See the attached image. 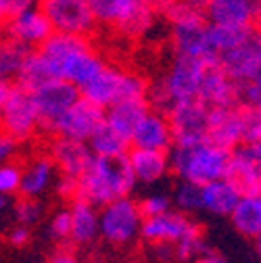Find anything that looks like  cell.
<instances>
[{"label": "cell", "mask_w": 261, "mask_h": 263, "mask_svg": "<svg viewBox=\"0 0 261 263\" xmlns=\"http://www.w3.org/2000/svg\"><path fill=\"white\" fill-rule=\"evenodd\" d=\"M38 52L46 59L57 80L69 82L78 90L88 86L107 67L105 59L96 52L88 36H71L52 31L50 38L38 48Z\"/></svg>", "instance_id": "cell-1"}, {"label": "cell", "mask_w": 261, "mask_h": 263, "mask_svg": "<svg viewBox=\"0 0 261 263\" xmlns=\"http://www.w3.org/2000/svg\"><path fill=\"white\" fill-rule=\"evenodd\" d=\"M136 188L127 155L123 157H92L88 170L78 180V196L96 207L129 196Z\"/></svg>", "instance_id": "cell-2"}, {"label": "cell", "mask_w": 261, "mask_h": 263, "mask_svg": "<svg viewBox=\"0 0 261 263\" xmlns=\"http://www.w3.org/2000/svg\"><path fill=\"white\" fill-rule=\"evenodd\" d=\"M207 63L209 61L203 59L176 54L163 78L148 86V107L167 115L176 103L199 98V88Z\"/></svg>", "instance_id": "cell-3"}, {"label": "cell", "mask_w": 261, "mask_h": 263, "mask_svg": "<svg viewBox=\"0 0 261 263\" xmlns=\"http://www.w3.org/2000/svg\"><path fill=\"white\" fill-rule=\"evenodd\" d=\"M228 163H230V151L209 140L174 146V151L170 153L172 172L180 178V182L199 186L226 178Z\"/></svg>", "instance_id": "cell-4"}, {"label": "cell", "mask_w": 261, "mask_h": 263, "mask_svg": "<svg viewBox=\"0 0 261 263\" xmlns=\"http://www.w3.org/2000/svg\"><path fill=\"white\" fill-rule=\"evenodd\" d=\"M148 80L136 71L119 69V67H107L96 76L88 86H84L80 92L86 101L94 103L101 109H109L115 103L121 101H142L148 94Z\"/></svg>", "instance_id": "cell-5"}, {"label": "cell", "mask_w": 261, "mask_h": 263, "mask_svg": "<svg viewBox=\"0 0 261 263\" xmlns=\"http://www.w3.org/2000/svg\"><path fill=\"white\" fill-rule=\"evenodd\" d=\"M142 221L144 217L138 201H134L132 196L111 201L99 207V238L115 249L129 247L140 238Z\"/></svg>", "instance_id": "cell-6"}, {"label": "cell", "mask_w": 261, "mask_h": 263, "mask_svg": "<svg viewBox=\"0 0 261 263\" xmlns=\"http://www.w3.org/2000/svg\"><path fill=\"white\" fill-rule=\"evenodd\" d=\"M0 129L17 142H29L38 136L42 127L31 90L19 84L11 86L3 107V115H0Z\"/></svg>", "instance_id": "cell-7"}, {"label": "cell", "mask_w": 261, "mask_h": 263, "mask_svg": "<svg viewBox=\"0 0 261 263\" xmlns=\"http://www.w3.org/2000/svg\"><path fill=\"white\" fill-rule=\"evenodd\" d=\"M38 7L57 34L88 36L96 25L88 0H40Z\"/></svg>", "instance_id": "cell-8"}, {"label": "cell", "mask_w": 261, "mask_h": 263, "mask_svg": "<svg viewBox=\"0 0 261 263\" xmlns=\"http://www.w3.org/2000/svg\"><path fill=\"white\" fill-rule=\"evenodd\" d=\"M203 232L201 226L194 221L190 215L180 213L176 209L163 213V215H155V217H144L142 221V230H140V238L153 247V245H170L176 247L182 240Z\"/></svg>", "instance_id": "cell-9"}, {"label": "cell", "mask_w": 261, "mask_h": 263, "mask_svg": "<svg viewBox=\"0 0 261 263\" xmlns=\"http://www.w3.org/2000/svg\"><path fill=\"white\" fill-rule=\"evenodd\" d=\"M238 86L261 78V31L251 27L245 38L217 61Z\"/></svg>", "instance_id": "cell-10"}, {"label": "cell", "mask_w": 261, "mask_h": 263, "mask_svg": "<svg viewBox=\"0 0 261 263\" xmlns=\"http://www.w3.org/2000/svg\"><path fill=\"white\" fill-rule=\"evenodd\" d=\"M31 94H34V103L40 115V127L46 134H50L54 123L63 117V113L69 107H73L82 96V92L73 84L65 80H52Z\"/></svg>", "instance_id": "cell-11"}, {"label": "cell", "mask_w": 261, "mask_h": 263, "mask_svg": "<svg viewBox=\"0 0 261 263\" xmlns=\"http://www.w3.org/2000/svg\"><path fill=\"white\" fill-rule=\"evenodd\" d=\"M167 119L174 129V146L182 144H194L207 140V119H209V107L201 103L199 98L176 103Z\"/></svg>", "instance_id": "cell-12"}, {"label": "cell", "mask_w": 261, "mask_h": 263, "mask_svg": "<svg viewBox=\"0 0 261 263\" xmlns=\"http://www.w3.org/2000/svg\"><path fill=\"white\" fill-rule=\"evenodd\" d=\"M103 121H105V109L96 107L94 103L80 96V101L65 111L63 117L54 123L50 136H63V138L88 142L90 136L103 125Z\"/></svg>", "instance_id": "cell-13"}, {"label": "cell", "mask_w": 261, "mask_h": 263, "mask_svg": "<svg viewBox=\"0 0 261 263\" xmlns=\"http://www.w3.org/2000/svg\"><path fill=\"white\" fill-rule=\"evenodd\" d=\"M207 140L226 148L236 151L243 146V109L240 105L209 109L207 119Z\"/></svg>", "instance_id": "cell-14"}, {"label": "cell", "mask_w": 261, "mask_h": 263, "mask_svg": "<svg viewBox=\"0 0 261 263\" xmlns=\"http://www.w3.org/2000/svg\"><path fill=\"white\" fill-rule=\"evenodd\" d=\"M174 146V129L165 113L151 109L136 125L129 136V148H146V151H163L170 153Z\"/></svg>", "instance_id": "cell-15"}, {"label": "cell", "mask_w": 261, "mask_h": 263, "mask_svg": "<svg viewBox=\"0 0 261 263\" xmlns=\"http://www.w3.org/2000/svg\"><path fill=\"white\" fill-rule=\"evenodd\" d=\"M5 29L9 38L25 44L31 50H38L52 34V27L44 17V13L40 11V7L13 15L11 19L5 21Z\"/></svg>", "instance_id": "cell-16"}, {"label": "cell", "mask_w": 261, "mask_h": 263, "mask_svg": "<svg viewBox=\"0 0 261 263\" xmlns=\"http://www.w3.org/2000/svg\"><path fill=\"white\" fill-rule=\"evenodd\" d=\"M48 155L54 161L59 170V176H67L80 180L82 174L88 170L92 161V151L86 142L63 138V136H52L48 142Z\"/></svg>", "instance_id": "cell-17"}, {"label": "cell", "mask_w": 261, "mask_h": 263, "mask_svg": "<svg viewBox=\"0 0 261 263\" xmlns=\"http://www.w3.org/2000/svg\"><path fill=\"white\" fill-rule=\"evenodd\" d=\"M199 101L209 109L238 105V84L223 71L219 63H207L199 88Z\"/></svg>", "instance_id": "cell-18"}, {"label": "cell", "mask_w": 261, "mask_h": 263, "mask_svg": "<svg viewBox=\"0 0 261 263\" xmlns=\"http://www.w3.org/2000/svg\"><path fill=\"white\" fill-rule=\"evenodd\" d=\"M59 180V170L48 153H38L29 157L21 165V196L29 199H40L50 188H54Z\"/></svg>", "instance_id": "cell-19"}, {"label": "cell", "mask_w": 261, "mask_h": 263, "mask_svg": "<svg viewBox=\"0 0 261 263\" xmlns=\"http://www.w3.org/2000/svg\"><path fill=\"white\" fill-rule=\"evenodd\" d=\"M203 11L207 23L211 25L253 27L255 17L261 11V5L259 0H211Z\"/></svg>", "instance_id": "cell-20"}, {"label": "cell", "mask_w": 261, "mask_h": 263, "mask_svg": "<svg viewBox=\"0 0 261 263\" xmlns=\"http://www.w3.org/2000/svg\"><path fill=\"white\" fill-rule=\"evenodd\" d=\"M127 163L134 174L136 184L153 186L161 182L170 172V153L163 151H146V148H129L127 151Z\"/></svg>", "instance_id": "cell-21"}, {"label": "cell", "mask_w": 261, "mask_h": 263, "mask_svg": "<svg viewBox=\"0 0 261 263\" xmlns=\"http://www.w3.org/2000/svg\"><path fill=\"white\" fill-rule=\"evenodd\" d=\"M71 215V234L69 245L71 247H88L99 238V207L84 201L73 199L69 205Z\"/></svg>", "instance_id": "cell-22"}, {"label": "cell", "mask_w": 261, "mask_h": 263, "mask_svg": "<svg viewBox=\"0 0 261 263\" xmlns=\"http://www.w3.org/2000/svg\"><path fill=\"white\" fill-rule=\"evenodd\" d=\"M240 199V190L228 180H213L201 186V211L215 217H230L234 205Z\"/></svg>", "instance_id": "cell-23"}, {"label": "cell", "mask_w": 261, "mask_h": 263, "mask_svg": "<svg viewBox=\"0 0 261 263\" xmlns=\"http://www.w3.org/2000/svg\"><path fill=\"white\" fill-rule=\"evenodd\" d=\"M226 178L240 190V194L261 192L259 167H257L255 159L251 157V153H249V148L245 144L230 153V163H228Z\"/></svg>", "instance_id": "cell-24"}, {"label": "cell", "mask_w": 261, "mask_h": 263, "mask_svg": "<svg viewBox=\"0 0 261 263\" xmlns=\"http://www.w3.org/2000/svg\"><path fill=\"white\" fill-rule=\"evenodd\" d=\"M148 111H151V107H148L146 98H142V101H121V103H115L109 109H105V123L129 142V136H132V132L136 129L138 121Z\"/></svg>", "instance_id": "cell-25"}, {"label": "cell", "mask_w": 261, "mask_h": 263, "mask_svg": "<svg viewBox=\"0 0 261 263\" xmlns=\"http://www.w3.org/2000/svg\"><path fill=\"white\" fill-rule=\"evenodd\" d=\"M230 221L238 234L257 240L261 236V192L240 194L230 213Z\"/></svg>", "instance_id": "cell-26"}, {"label": "cell", "mask_w": 261, "mask_h": 263, "mask_svg": "<svg viewBox=\"0 0 261 263\" xmlns=\"http://www.w3.org/2000/svg\"><path fill=\"white\" fill-rule=\"evenodd\" d=\"M155 21H157V13L151 7H146L142 0H138V3L134 5V9L115 25V29L123 38L138 40V38H144L155 27Z\"/></svg>", "instance_id": "cell-27"}, {"label": "cell", "mask_w": 261, "mask_h": 263, "mask_svg": "<svg viewBox=\"0 0 261 263\" xmlns=\"http://www.w3.org/2000/svg\"><path fill=\"white\" fill-rule=\"evenodd\" d=\"M52 80H57V78L52 76V69L48 67L46 59L38 50H31L29 57L25 59V63H23V67H21V71H19L15 82L19 86L34 92V90H38L40 86H44V84H48Z\"/></svg>", "instance_id": "cell-28"}, {"label": "cell", "mask_w": 261, "mask_h": 263, "mask_svg": "<svg viewBox=\"0 0 261 263\" xmlns=\"http://www.w3.org/2000/svg\"><path fill=\"white\" fill-rule=\"evenodd\" d=\"M86 144L90 146L94 157H123L129 151V142L125 138H121L115 129H111L105 121L90 136V140Z\"/></svg>", "instance_id": "cell-29"}, {"label": "cell", "mask_w": 261, "mask_h": 263, "mask_svg": "<svg viewBox=\"0 0 261 263\" xmlns=\"http://www.w3.org/2000/svg\"><path fill=\"white\" fill-rule=\"evenodd\" d=\"M29 52H31V48H27L25 44L7 36L3 42H0V78L7 80V82L17 80Z\"/></svg>", "instance_id": "cell-30"}, {"label": "cell", "mask_w": 261, "mask_h": 263, "mask_svg": "<svg viewBox=\"0 0 261 263\" xmlns=\"http://www.w3.org/2000/svg\"><path fill=\"white\" fill-rule=\"evenodd\" d=\"M138 0H88V7L96 23L117 25L129 11L134 9Z\"/></svg>", "instance_id": "cell-31"}, {"label": "cell", "mask_w": 261, "mask_h": 263, "mask_svg": "<svg viewBox=\"0 0 261 263\" xmlns=\"http://www.w3.org/2000/svg\"><path fill=\"white\" fill-rule=\"evenodd\" d=\"M172 205L176 211L192 215L201 211V186L199 184H190V182H178L174 196H172Z\"/></svg>", "instance_id": "cell-32"}, {"label": "cell", "mask_w": 261, "mask_h": 263, "mask_svg": "<svg viewBox=\"0 0 261 263\" xmlns=\"http://www.w3.org/2000/svg\"><path fill=\"white\" fill-rule=\"evenodd\" d=\"M44 215V205L40 199H29V196H19V201L13 207V217L19 226H36Z\"/></svg>", "instance_id": "cell-33"}, {"label": "cell", "mask_w": 261, "mask_h": 263, "mask_svg": "<svg viewBox=\"0 0 261 263\" xmlns=\"http://www.w3.org/2000/svg\"><path fill=\"white\" fill-rule=\"evenodd\" d=\"M46 234L50 240L59 242V245H69V234H71V215H69V207L65 209H57L48 221Z\"/></svg>", "instance_id": "cell-34"}, {"label": "cell", "mask_w": 261, "mask_h": 263, "mask_svg": "<svg viewBox=\"0 0 261 263\" xmlns=\"http://www.w3.org/2000/svg\"><path fill=\"white\" fill-rule=\"evenodd\" d=\"M138 207H140V213L142 217H155V215H163L174 209L172 205V196L163 194V192H151L146 196L138 201Z\"/></svg>", "instance_id": "cell-35"}, {"label": "cell", "mask_w": 261, "mask_h": 263, "mask_svg": "<svg viewBox=\"0 0 261 263\" xmlns=\"http://www.w3.org/2000/svg\"><path fill=\"white\" fill-rule=\"evenodd\" d=\"M243 144H261V111L243 107Z\"/></svg>", "instance_id": "cell-36"}, {"label": "cell", "mask_w": 261, "mask_h": 263, "mask_svg": "<svg viewBox=\"0 0 261 263\" xmlns=\"http://www.w3.org/2000/svg\"><path fill=\"white\" fill-rule=\"evenodd\" d=\"M21 188V165L15 161H9L5 165H0V194L11 196L19 194Z\"/></svg>", "instance_id": "cell-37"}, {"label": "cell", "mask_w": 261, "mask_h": 263, "mask_svg": "<svg viewBox=\"0 0 261 263\" xmlns=\"http://www.w3.org/2000/svg\"><path fill=\"white\" fill-rule=\"evenodd\" d=\"M238 105L261 111V78L238 86Z\"/></svg>", "instance_id": "cell-38"}, {"label": "cell", "mask_w": 261, "mask_h": 263, "mask_svg": "<svg viewBox=\"0 0 261 263\" xmlns=\"http://www.w3.org/2000/svg\"><path fill=\"white\" fill-rule=\"evenodd\" d=\"M44 263H82V257L76 247L71 245H59Z\"/></svg>", "instance_id": "cell-39"}, {"label": "cell", "mask_w": 261, "mask_h": 263, "mask_svg": "<svg viewBox=\"0 0 261 263\" xmlns=\"http://www.w3.org/2000/svg\"><path fill=\"white\" fill-rule=\"evenodd\" d=\"M29 240H31V228H27V226L15 223L7 232V242L13 249H23V247L29 245Z\"/></svg>", "instance_id": "cell-40"}, {"label": "cell", "mask_w": 261, "mask_h": 263, "mask_svg": "<svg viewBox=\"0 0 261 263\" xmlns=\"http://www.w3.org/2000/svg\"><path fill=\"white\" fill-rule=\"evenodd\" d=\"M17 151H19V142L13 140L11 136H7L5 132L0 129V165H5V163L13 161Z\"/></svg>", "instance_id": "cell-41"}, {"label": "cell", "mask_w": 261, "mask_h": 263, "mask_svg": "<svg viewBox=\"0 0 261 263\" xmlns=\"http://www.w3.org/2000/svg\"><path fill=\"white\" fill-rule=\"evenodd\" d=\"M57 192L63 196V199H69L73 201L78 196V180L76 178H67V176H59L57 184H54Z\"/></svg>", "instance_id": "cell-42"}, {"label": "cell", "mask_w": 261, "mask_h": 263, "mask_svg": "<svg viewBox=\"0 0 261 263\" xmlns=\"http://www.w3.org/2000/svg\"><path fill=\"white\" fill-rule=\"evenodd\" d=\"M40 5V0H7V9H9V19L21 11H27V9H34Z\"/></svg>", "instance_id": "cell-43"}, {"label": "cell", "mask_w": 261, "mask_h": 263, "mask_svg": "<svg viewBox=\"0 0 261 263\" xmlns=\"http://www.w3.org/2000/svg\"><path fill=\"white\" fill-rule=\"evenodd\" d=\"M192 263H228V259H223L219 253H213V251H205L203 255H199Z\"/></svg>", "instance_id": "cell-44"}, {"label": "cell", "mask_w": 261, "mask_h": 263, "mask_svg": "<svg viewBox=\"0 0 261 263\" xmlns=\"http://www.w3.org/2000/svg\"><path fill=\"white\" fill-rule=\"evenodd\" d=\"M142 3L146 7H151L157 15H163V13H165V9L172 5V0H142Z\"/></svg>", "instance_id": "cell-45"}, {"label": "cell", "mask_w": 261, "mask_h": 263, "mask_svg": "<svg viewBox=\"0 0 261 263\" xmlns=\"http://www.w3.org/2000/svg\"><path fill=\"white\" fill-rule=\"evenodd\" d=\"M9 90H11V84L7 80H0V115H3V107H5V101L9 96Z\"/></svg>", "instance_id": "cell-46"}, {"label": "cell", "mask_w": 261, "mask_h": 263, "mask_svg": "<svg viewBox=\"0 0 261 263\" xmlns=\"http://www.w3.org/2000/svg\"><path fill=\"white\" fill-rule=\"evenodd\" d=\"M9 19V9H7V0H0V21Z\"/></svg>", "instance_id": "cell-47"}, {"label": "cell", "mask_w": 261, "mask_h": 263, "mask_svg": "<svg viewBox=\"0 0 261 263\" xmlns=\"http://www.w3.org/2000/svg\"><path fill=\"white\" fill-rule=\"evenodd\" d=\"M9 207V196H5V194H0V213H3L5 209Z\"/></svg>", "instance_id": "cell-48"}, {"label": "cell", "mask_w": 261, "mask_h": 263, "mask_svg": "<svg viewBox=\"0 0 261 263\" xmlns=\"http://www.w3.org/2000/svg\"><path fill=\"white\" fill-rule=\"evenodd\" d=\"M190 3H194V5H197V7H201V9H205L209 3H211V0H190Z\"/></svg>", "instance_id": "cell-49"}, {"label": "cell", "mask_w": 261, "mask_h": 263, "mask_svg": "<svg viewBox=\"0 0 261 263\" xmlns=\"http://www.w3.org/2000/svg\"><path fill=\"white\" fill-rule=\"evenodd\" d=\"M7 38V29H5V21H0V42Z\"/></svg>", "instance_id": "cell-50"}, {"label": "cell", "mask_w": 261, "mask_h": 263, "mask_svg": "<svg viewBox=\"0 0 261 263\" xmlns=\"http://www.w3.org/2000/svg\"><path fill=\"white\" fill-rule=\"evenodd\" d=\"M253 27H255L257 31H261V11H259V15L255 17V23H253Z\"/></svg>", "instance_id": "cell-51"}, {"label": "cell", "mask_w": 261, "mask_h": 263, "mask_svg": "<svg viewBox=\"0 0 261 263\" xmlns=\"http://www.w3.org/2000/svg\"><path fill=\"white\" fill-rule=\"evenodd\" d=\"M255 249H257V255H259V259H261V236L255 240Z\"/></svg>", "instance_id": "cell-52"}, {"label": "cell", "mask_w": 261, "mask_h": 263, "mask_svg": "<svg viewBox=\"0 0 261 263\" xmlns=\"http://www.w3.org/2000/svg\"><path fill=\"white\" fill-rule=\"evenodd\" d=\"M121 263H140V261H134V259H129V261H121Z\"/></svg>", "instance_id": "cell-53"}, {"label": "cell", "mask_w": 261, "mask_h": 263, "mask_svg": "<svg viewBox=\"0 0 261 263\" xmlns=\"http://www.w3.org/2000/svg\"><path fill=\"white\" fill-rule=\"evenodd\" d=\"M29 263H44V261H29Z\"/></svg>", "instance_id": "cell-54"}, {"label": "cell", "mask_w": 261, "mask_h": 263, "mask_svg": "<svg viewBox=\"0 0 261 263\" xmlns=\"http://www.w3.org/2000/svg\"><path fill=\"white\" fill-rule=\"evenodd\" d=\"M259 5H261V0H259Z\"/></svg>", "instance_id": "cell-55"}, {"label": "cell", "mask_w": 261, "mask_h": 263, "mask_svg": "<svg viewBox=\"0 0 261 263\" xmlns=\"http://www.w3.org/2000/svg\"><path fill=\"white\" fill-rule=\"evenodd\" d=\"M0 263H3V261H0Z\"/></svg>", "instance_id": "cell-56"}, {"label": "cell", "mask_w": 261, "mask_h": 263, "mask_svg": "<svg viewBox=\"0 0 261 263\" xmlns=\"http://www.w3.org/2000/svg\"><path fill=\"white\" fill-rule=\"evenodd\" d=\"M0 80H3V78H0Z\"/></svg>", "instance_id": "cell-57"}]
</instances>
